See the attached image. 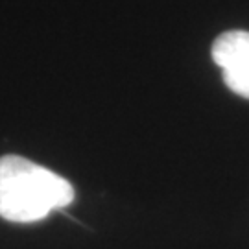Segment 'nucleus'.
Instances as JSON below:
<instances>
[{"label":"nucleus","mask_w":249,"mask_h":249,"mask_svg":"<svg viewBox=\"0 0 249 249\" xmlns=\"http://www.w3.org/2000/svg\"><path fill=\"white\" fill-rule=\"evenodd\" d=\"M74 188L65 178L20 155L0 157V218L32 223L72 203Z\"/></svg>","instance_id":"obj_1"},{"label":"nucleus","mask_w":249,"mask_h":249,"mask_svg":"<svg viewBox=\"0 0 249 249\" xmlns=\"http://www.w3.org/2000/svg\"><path fill=\"white\" fill-rule=\"evenodd\" d=\"M211 55L222 69L225 85L249 100V32L231 30L222 34L213 43Z\"/></svg>","instance_id":"obj_2"}]
</instances>
